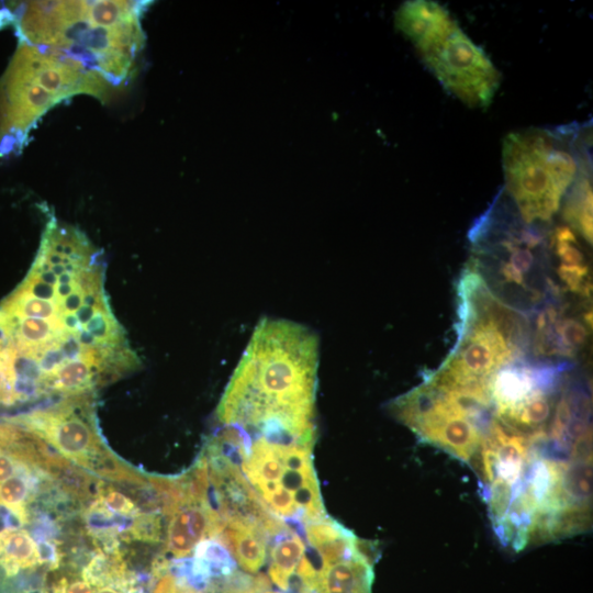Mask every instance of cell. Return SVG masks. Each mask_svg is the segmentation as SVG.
Wrapping results in <instances>:
<instances>
[{"label": "cell", "instance_id": "6da1fadb", "mask_svg": "<svg viewBox=\"0 0 593 593\" xmlns=\"http://www.w3.org/2000/svg\"><path fill=\"white\" fill-rule=\"evenodd\" d=\"M317 366L312 331L291 321L261 320L220 401L219 421L246 432L265 426L315 432Z\"/></svg>", "mask_w": 593, "mask_h": 593}, {"label": "cell", "instance_id": "7a4b0ae2", "mask_svg": "<svg viewBox=\"0 0 593 593\" xmlns=\"http://www.w3.org/2000/svg\"><path fill=\"white\" fill-rule=\"evenodd\" d=\"M135 1H31L12 14L21 43L81 65L112 90L123 85L143 47Z\"/></svg>", "mask_w": 593, "mask_h": 593}, {"label": "cell", "instance_id": "3957f363", "mask_svg": "<svg viewBox=\"0 0 593 593\" xmlns=\"http://www.w3.org/2000/svg\"><path fill=\"white\" fill-rule=\"evenodd\" d=\"M457 295L456 345L425 379L446 390L489 394L493 374L523 356L528 344L527 320L496 298L469 265Z\"/></svg>", "mask_w": 593, "mask_h": 593}, {"label": "cell", "instance_id": "277c9868", "mask_svg": "<svg viewBox=\"0 0 593 593\" xmlns=\"http://www.w3.org/2000/svg\"><path fill=\"white\" fill-rule=\"evenodd\" d=\"M396 25L449 93L471 108H486L492 102L501 75L444 5L407 1L396 13Z\"/></svg>", "mask_w": 593, "mask_h": 593}, {"label": "cell", "instance_id": "5b68a950", "mask_svg": "<svg viewBox=\"0 0 593 593\" xmlns=\"http://www.w3.org/2000/svg\"><path fill=\"white\" fill-rule=\"evenodd\" d=\"M577 135L567 127H532L504 137L505 188L525 223H547L560 209L585 160L577 154Z\"/></svg>", "mask_w": 593, "mask_h": 593}, {"label": "cell", "instance_id": "8992f818", "mask_svg": "<svg viewBox=\"0 0 593 593\" xmlns=\"http://www.w3.org/2000/svg\"><path fill=\"white\" fill-rule=\"evenodd\" d=\"M245 435V444L234 449L235 460L271 514L299 526L327 516L313 465L314 444Z\"/></svg>", "mask_w": 593, "mask_h": 593}, {"label": "cell", "instance_id": "52a82bcc", "mask_svg": "<svg viewBox=\"0 0 593 593\" xmlns=\"http://www.w3.org/2000/svg\"><path fill=\"white\" fill-rule=\"evenodd\" d=\"M396 419L416 436L469 461L491 424V409L481 400L443 389L427 379L389 405Z\"/></svg>", "mask_w": 593, "mask_h": 593}, {"label": "cell", "instance_id": "ba28073f", "mask_svg": "<svg viewBox=\"0 0 593 593\" xmlns=\"http://www.w3.org/2000/svg\"><path fill=\"white\" fill-rule=\"evenodd\" d=\"M87 399L88 394L67 396L55 407L35 411L12 422L38 435L76 466L107 478L120 460L104 446L89 404L76 412Z\"/></svg>", "mask_w": 593, "mask_h": 593}, {"label": "cell", "instance_id": "9c48e42d", "mask_svg": "<svg viewBox=\"0 0 593 593\" xmlns=\"http://www.w3.org/2000/svg\"><path fill=\"white\" fill-rule=\"evenodd\" d=\"M224 527V519L210 499L187 503L168 521L166 551L174 558H186L204 539L216 538Z\"/></svg>", "mask_w": 593, "mask_h": 593}, {"label": "cell", "instance_id": "30bf717a", "mask_svg": "<svg viewBox=\"0 0 593 593\" xmlns=\"http://www.w3.org/2000/svg\"><path fill=\"white\" fill-rule=\"evenodd\" d=\"M374 550L361 541L359 548L335 561L317 564V593H371Z\"/></svg>", "mask_w": 593, "mask_h": 593}, {"label": "cell", "instance_id": "8fae6325", "mask_svg": "<svg viewBox=\"0 0 593 593\" xmlns=\"http://www.w3.org/2000/svg\"><path fill=\"white\" fill-rule=\"evenodd\" d=\"M588 336L589 325L548 306L537 316L534 348L540 356L570 358L586 343Z\"/></svg>", "mask_w": 593, "mask_h": 593}, {"label": "cell", "instance_id": "7c38bea8", "mask_svg": "<svg viewBox=\"0 0 593 593\" xmlns=\"http://www.w3.org/2000/svg\"><path fill=\"white\" fill-rule=\"evenodd\" d=\"M271 538L269 530L257 519L228 517L215 539L227 548L243 571L257 573L266 562Z\"/></svg>", "mask_w": 593, "mask_h": 593}, {"label": "cell", "instance_id": "4fadbf2b", "mask_svg": "<svg viewBox=\"0 0 593 593\" xmlns=\"http://www.w3.org/2000/svg\"><path fill=\"white\" fill-rule=\"evenodd\" d=\"M269 580L288 592L295 570L306 552L305 540L288 527L269 545Z\"/></svg>", "mask_w": 593, "mask_h": 593}, {"label": "cell", "instance_id": "5bb4252c", "mask_svg": "<svg viewBox=\"0 0 593 593\" xmlns=\"http://www.w3.org/2000/svg\"><path fill=\"white\" fill-rule=\"evenodd\" d=\"M573 183L567 191L562 215L571 230L592 243V187L589 163H584Z\"/></svg>", "mask_w": 593, "mask_h": 593}, {"label": "cell", "instance_id": "9a60e30c", "mask_svg": "<svg viewBox=\"0 0 593 593\" xmlns=\"http://www.w3.org/2000/svg\"><path fill=\"white\" fill-rule=\"evenodd\" d=\"M271 589V581L264 574H250L242 570L212 579L205 593H264Z\"/></svg>", "mask_w": 593, "mask_h": 593}, {"label": "cell", "instance_id": "2e32d148", "mask_svg": "<svg viewBox=\"0 0 593 593\" xmlns=\"http://www.w3.org/2000/svg\"><path fill=\"white\" fill-rule=\"evenodd\" d=\"M193 557L205 563L212 579L227 575L237 569V563L227 548L215 538L199 542L193 550Z\"/></svg>", "mask_w": 593, "mask_h": 593}, {"label": "cell", "instance_id": "e0dca14e", "mask_svg": "<svg viewBox=\"0 0 593 593\" xmlns=\"http://www.w3.org/2000/svg\"><path fill=\"white\" fill-rule=\"evenodd\" d=\"M163 524L159 514L142 513L134 517L122 538L155 544L161 540Z\"/></svg>", "mask_w": 593, "mask_h": 593}, {"label": "cell", "instance_id": "ac0fdd59", "mask_svg": "<svg viewBox=\"0 0 593 593\" xmlns=\"http://www.w3.org/2000/svg\"><path fill=\"white\" fill-rule=\"evenodd\" d=\"M97 497L108 510L121 517L130 518L142 514L139 506L133 499L112 485L103 483Z\"/></svg>", "mask_w": 593, "mask_h": 593}, {"label": "cell", "instance_id": "d6986e66", "mask_svg": "<svg viewBox=\"0 0 593 593\" xmlns=\"http://www.w3.org/2000/svg\"><path fill=\"white\" fill-rule=\"evenodd\" d=\"M96 593H122L118 588L112 585H105L98 588Z\"/></svg>", "mask_w": 593, "mask_h": 593}, {"label": "cell", "instance_id": "ffe728a7", "mask_svg": "<svg viewBox=\"0 0 593 593\" xmlns=\"http://www.w3.org/2000/svg\"><path fill=\"white\" fill-rule=\"evenodd\" d=\"M264 593H282V592H279V591H270V590H269V591H266V592H264Z\"/></svg>", "mask_w": 593, "mask_h": 593}]
</instances>
